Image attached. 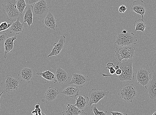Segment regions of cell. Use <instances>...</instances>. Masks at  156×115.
<instances>
[{
    "label": "cell",
    "instance_id": "8",
    "mask_svg": "<svg viewBox=\"0 0 156 115\" xmlns=\"http://www.w3.org/2000/svg\"><path fill=\"white\" fill-rule=\"evenodd\" d=\"M109 91L103 90L102 89H93L89 92V102L88 106L91 107L94 104H96L100 100L105 97L109 94Z\"/></svg>",
    "mask_w": 156,
    "mask_h": 115
},
{
    "label": "cell",
    "instance_id": "25",
    "mask_svg": "<svg viewBox=\"0 0 156 115\" xmlns=\"http://www.w3.org/2000/svg\"><path fill=\"white\" fill-rule=\"evenodd\" d=\"M133 25L135 27V31H140L144 33L146 28V23L143 19H139L136 20Z\"/></svg>",
    "mask_w": 156,
    "mask_h": 115
},
{
    "label": "cell",
    "instance_id": "2",
    "mask_svg": "<svg viewBox=\"0 0 156 115\" xmlns=\"http://www.w3.org/2000/svg\"><path fill=\"white\" fill-rule=\"evenodd\" d=\"M2 4L3 11L7 20L12 22L16 21L22 16L18 10L16 5V0H5Z\"/></svg>",
    "mask_w": 156,
    "mask_h": 115
},
{
    "label": "cell",
    "instance_id": "11",
    "mask_svg": "<svg viewBox=\"0 0 156 115\" xmlns=\"http://www.w3.org/2000/svg\"><path fill=\"white\" fill-rule=\"evenodd\" d=\"M63 115H87L85 111L81 110L71 103L67 102L62 107Z\"/></svg>",
    "mask_w": 156,
    "mask_h": 115
},
{
    "label": "cell",
    "instance_id": "6",
    "mask_svg": "<svg viewBox=\"0 0 156 115\" xmlns=\"http://www.w3.org/2000/svg\"><path fill=\"white\" fill-rule=\"evenodd\" d=\"M20 86L19 81L9 75L3 78L1 83L2 88L6 92L17 91Z\"/></svg>",
    "mask_w": 156,
    "mask_h": 115
},
{
    "label": "cell",
    "instance_id": "26",
    "mask_svg": "<svg viewBox=\"0 0 156 115\" xmlns=\"http://www.w3.org/2000/svg\"><path fill=\"white\" fill-rule=\"evenodd\" d=\"M16 5L18 10L22 14L27 5L25 0H16Z\"/></svg>",
    "mask_w": 156,
    "mask_h": 115
},
{
    "label": "cell",
    "instance_id": "22",
    "mask_svg": "<svg viewBox=\"0 0 156 115\" xmlns=\"http://www.w3.org/2000/svg\"><path fill=\"white\" fill-rule=\"evenodd\" d=\"M34 15L33 12V6L31 5H27L24 11L23 23H27L29 27L33 24V16Z\"/></svg>",
    "mask_w": 156,
    "mask_h": 115
},
{
    "label": "cell",
    "instance_id": "33",
    "mask_svg": "<svg viewBox=\"0 0 156 115\" xmlns=\"http://www.w3.org/2000/svg\"><path fill=\"white\" fill-rule=\"evenodd\" d=\"M110 113L112 115H128V114L125 113L118 112H111Z\"/></svg>",
    "mask_w": 156,
    "mask_h": 115
},
{
    "label": "cell",
    "instance_id": "10",
    "mask_svg": "<svg viewBox=\"0 0 156 115\" xmlns=\"http://www.w3.org/2000/svg\"><path fill=\"white\" fill-rule=\"evenodd\" d=\"M151 75L149 69L142 68L137 70L136 78L137 83L145 86L149 82Z\"/></svg>",
    "mask_w": 156,
    "mask_h": 115
},
{
    "label": "cell",
    "instance_id": "30",
    "mask_svg": "<svg viewBox=\"0 0 156 115\" xmlns=\"http://www.w3.org/2000/svg\"><path fill=\"white\" fill-rule=\"evenodd\" d=\"M7 35L6 33L0 35V47H3L4 45L5 40L7 38Z\"/></svg>",
    "mask_w": 156,
    "mask_h": 115
},
{
    "label": "cell",
    "instance_id": "20",
    "mask_svg": "<svg viewBox=\"0 0 156 115\" xmlns=\"http://www.w3.org/2000/svg\"><path fill=\"white\" fill-rule=\"evenodd\" d=\"M24 23H21L20 21V18L16 21L12 22V25L9 27V31L10 33L13 34H20L24 32Z\"/></svg>",
    "mask_w": 156,
    "mask_h": 115
},
{
    "label": "cell",
    "instance_id": "1",
    "mask_svg": "<svg viewBox=\"0 0 156 115\" xmlns=\"http://www.w3.org/2000/svg\"><path fill=\"white\" fill-rule=\"evenodd\" d=\"M133 63L132 59H125L122 62H118L117 64L122 70L120 75L114 76L102 73V76L106 78L108 77H116L121 81L132 83L134 81L135 77V69L133 67Z\"/></svg>",
    "mask_w": 156,
    "mask_h": 115
},
{
    "label": "cell",
    "instance_id": "15",
    "mask_svg": "<svg viewBox=\"0 0 156 115\" xmlns=\"http://www.w3.org/2000/svg\"><path fill=\"white\" fill-rule=\"evenodd\" d=\"M152 78L146 85L145 88L152 99L156 98V72L153 73Z\"/></svg>",
    "mask_w": 156,
    "mask_h": 115
},
{
    "label": "cell",
    "instance_id": "12",
    "mask_svg": "<svg viewBox=\"0 0 156 115\" xmlns=\"http://www.w3.org/2000/svg\"><path fill=\"white\" fill-rule=\"evenodd\" d=\"M147 6L146 3L142 0H136L133 2L131 9L133 12L140 14L143 19L146 13Z\"/></svg>",
    "mask_w": 156,
    "mask_h": 115
},
{
    "label": "cell",
    "instance_id": "5",
    "mask_svg": "<svg viewBox=\"0 0 156 115\" xmlns=\"http://www.w3.org/2000/svg\"><path fill=\"white\" fill-rule=\"evenodd\" d=\"M137 41V37L135 34L128 31L125 33H121L118 34L115 43L117 46H130L136 44Z\"/></svg>",
    "mask_w": 156,
    "mask_h": 115
},
{
    "label": "cell",
    "instance_id": "4",
    "mask_svg": "<svg viewBox=\"0 0 156 115\" xmlns=\"http://www.w3.org/2000/svg\"><path fill=\"white\" fill-rule=\"evenodd\" d=\"M121 101L125 102H132L137 96L135 87L132 84H126L118 92Z\"/></svg>",
    "mask_w": 156,
    "mask_h": 115
},
{
    "label": "cell",
    "instance_id": "16",
    "mask_svg": "<svg viewBox=\"0 0 156 115\" xmlns=\"http://www.w3.org/2000/svg\"><path fill=\"white\" fill-rule=\"evenodd\" d=\"M22 82H30L33 77V70L32 68H22L18 74Z\"/></svg>",
    "mask_w": 156,
    "mask_h": 115
},
{
    "label": "cell",
    "instance_id": "3",
    "mask_svg": "<svg viewBox=\"0 0 156 115\" xmlns=\"http://www.w3.org/2000/svg\"><path fill=\"white\" fill-rule=\"evenodd\" d=\"M136 48L133 46H118L115 50V57L119 62L122 60L132 59L135 53Z\"/></svg>",
    "mask_w": 156,
    "mask_h": 115
},
{
    "label": "cell",
    "instance_id": "24",
    "mask_svg": "<svg viewBox=\"0 0 156 115\" xmlns=\"http://www.w3.org/2000/svg\"><path fill=\"white\" fill-rule=\"evenodd\" d=\"M59 93V92L56 89L50 87L46 90L44 98L48 101L51 102L56 99Z\"/></svg>",
    "mask_w": 156,
    "mask_h": 115
},
{
    "label": "cell",
    "instance_id": "28",
    "mask_svg": "<svg viewBox=\"0 0 156 115\" xmlns=\"http://www.w3.org/2000/svg\"><path fill=\"white\" fill-rule=\"evenodd\" d=\"M115 66L113 63L109 62L107 64L105 68L109 69L111 75H113L115 73L116 71V70L115 69Z\"/></svg>",
    "mask_w": 156,
    "mask_h": 115
},
{
    "label": "cell",
    "instance_id": "32",
    "mask_svg": "<svg viewBox=\"0 0 156 115\" xmlns=\"http://www.w3.org/2000/svg\"><path fill=\"white\" fill-rule=\"evenodd\" d=\"M25 1L27 5H32L37 2L39 0H25Z\"/></svg>",
    "mask_w": 156,
    "mask_h": 115
},
{
    "label": "cell",
    "instance_id": "19",
    "mask_svg": "<svg viewBox=\"0 0 156 115\" xmlns=\"http://www.w3.org/2000/svg\"><path fill=\"white\" fill-rule=\"evenodd\" d=\"M57 82L61 84L65 83L69 79V77L65 70L59 67L58 68L55 74Z\"/></svg>",
    "mask_w": 156,
    "mask_h": 115
},
{
    "label": "cell",
    "instance_id": "29",
    "mask_svg": "<svg viewBox=\"0 0 156 115\" xmlns=\"http://www.w3.org/2000/svg\"><path fill=\"white\" fill-rule=\"evenodd\" d=\"M91 108L92 112L95 115H106L107 113V112L99 111L96 106H91Z\"/></svg>",
    "mask_w": 156,
    "mask_h": 115
},
{
    "label": "cell",
    "instance_id": "35",
    "mask_svg": "<svg viewBox=\"0 0 156 115\" xmlns=\"http://www.w3.org/2000/svg\"><path fill=\"white\" fill-rule=\"evenodd\" d=\"M40 104L39 103H37L35 106V108L36 109H38L40 108Z\"/></svg>",
    "mask_w": 156,
    "mask_h": 115
},
{
    "label": "cell",
    "instance_id": "34",
    "mask_svg": "<svg viewBox=\"0 0 156 115\" xmlns=\"http://www.w3.org/2000/svg\"><path fill=\"white\" fill-rule=\"evenodd\" d=\"M122 73V70L120 68L116 70L115 73L117 75H120Z\"/></svg>",
    "mask_w": 156,
    "mask_h": 115
},
{
    "label": "cell",
    "instance_id": "21",
    "mask_svg": "<svg viewBox=\"0 0 156 115\" xmlns=\"http://www.w3.org/2000/svg\"><path fill=\"white\" fill-rule=\"evenodd\" d=\"M35 76L38 78L42 77L48 82H52L55 83L57 82L56 77L54 74L49 70H47L44 72L37 73Z\"/></svg>",
    "mask_w": 156,
    "mask_h": 115
},
{
    "label": "cell",
    "instance_id": "31",
    "mask_svg": "<svg viewBox=\"0 0 156 115\" xmlns=\"http://www.w3.org/2000/svg\"><path fill=\"white\" fill-rule=\"evenodd\" d=\"M127 9V8L125 5H122L119 7L118 10L119 12L120 13H125Z\"/></svg>",
    "mask_w": 156,
    "mask_h": 115
},
{
    "label": "cell",
    "instance_id": "27",
    "mask_svg": "<svg viewBox=\"0 0 156 115\" xmlns=\"http://www.w3.org/2000/svg\"><path fill=\"white\" fill-rule=\"evenodd\" d=\"M12 23L9 24L7 23L6 22H3L0 24V32L2 31L3 33L9 31V29L11 25H12Z\"/></svg>",
    "mask_w": 156,
    "mask_h": 115
},
{
    "label": "cell",
    "instance_id": "7",
    "mask_svg": "<svg viewBox=\"0 0 156 115\" xmlns=\"http://www.w3.org/2000/svg\"><path fill=\"white\" fill-rule=\"evenodd\" d=\"M32 6L33 14L35 16L44 18L49 12V7L45 0H41Z\"/></svg>",
    "mask_w": 156,
    "mask_h": 115
},
{
    "label": "cell",
    "instance_id": "18",
    "mask_svg": "<svg viewBox=\"0 0 156 115\" xmlns=\"http://www.w3.org/2000/svg\"><path fill=\"white\" fill-rule=\"evenodd\" d=\"M17 40V36H16L6 38L4 45L5 47L4 58H6L9 54L12 52L14 48V41Z\"/></svg>",
    "mask_w": 156,
    "mask_h": 115
},
{
    "label": "cell",
    "instance_id": "13",
    "mask_svg": "<svg viewBox=\"0 0 156 115\" xmlns=\"http://www.w3.org/2000/svg\"><path fill=\"white\" fill-rule=\"evenodd\" d=\"M42 22L48 30L51 29L55 31V28L57 27L54 15L50 12H48L46 16L44 18Z\"/></svg>",
    "mask_w": 156,
    "mask_h": 115
},
{
    "label": "cell",
    "instance_id": "17",
    "mask_svg": "<svg viewBox=\"0 0 156 115\" xmlns=\"http://www.w3.org/2000/svg\"><path fill=\"white\" fill-rule=\"evenodd\" d=\"M76 103L74 105L78 109L85 111L88 106L89 99L88 96L83 94H79L78 97L76 99Z\"/></svg>",
    "mask_w": 156,
    "mask_h": 115
},
{
    "label": "cell",
    "instance_id": "38",
    "mask_svg": "<svg viewBox=\"0 0 156 115\" xmlns=\"http://www.w3.org/2000/svg\"><path fill=\"white\" fill-rule=\"evenodd\" d=\"M128 32L127 30H123L122 31V33H127Z\"/></svg>",
    "mask_w": 156,
    "mask_h": 115
},
{
    "label": "cell",
    "instance_id": "36",
    "mask_svg": "<svg viewBox=\"0 0 156 115\" xmlns=\"http://www.w3.org/2000/svg\"><path fill=\"white\" fill-rule=\"evenodd\" d=\"M3 92H1V93H0V99H1V96H2V94L3 93ZM2 109L1 108V103H0V111H1Z\"/></svg>",
    "mask_w": 156,
    "mask_h": 115
},
{
    "label": "cell",
    "instance_id": "23",
    "mask_svg": "<svg viewBox=\"0 0 156 115\" xmlns=\"http://www.w3.org/2000/svg\"><path fill=\"white\" fill-rule=\"evenodd\" d=\"M80 88L78 87L69 86L65 88L61 93L70 97H74L79 95Z\"/></svg>",
    "mask_w": 156,
    "mask_h": 115
},
{
    "label": "cell",
    "instance_id": "39",
    "mask_svg": "<svg viewBox=\"0 0 156 115\" xmlns=\"http://www.w3.org/2000/svg\"><path fill=\"white\" fill-rule=\"evenodd\" d=\"M153 115H156V111L153 114Z\"/></svg>",
    "mask_w": 156,
    "mask_h": 115
},
{
    "label": "cell",
    "instance_id": "14",
    "mask_svg": "<svg viewBox=\"0 0 156 115\" xmlns=\"http://www.w3.org/2000/svg\"><path fill=\"white\" fill-rule=\"evenodd\" d=\"M66 41V37L64 35L61 36L58 43L54 44V47L52 50L46 58L54 56H57L58 54H59L64 47Z\"/></svg>",
    "mask_w": 156,
    "mask_h": 115
},
{
    "label": "cell",
    "instance_id": "37",
    "mask_svg": "<svg viewBox=\"0 0 156 115\" xmlns=\"http://www.w3.org/2000/svg\"><path fill=\"white\" fill-rule=\"evenodd\" d=\"M119 68V67L118 65H117L116 66H115V69L116 70Z\"/></svg>",
    "mask_w": 156,
    "mask_h": 115
},
{
    "label": "cell",
    "instance_id": "9",
    "mask_svg": "<svg viewBox=\"0 0 156 115\" xmlns=\"http://www.w3.org/2000/svg\"><path fill=\"white\" fill-rule=\"evenodd\" d=\"M72 75L71 81L68 84L75 85L80 88L87 86L90 84V79L88 76L77 73H73Z\"/></svg>",
    "mask_w": 156,
    "mask_h": 115
}]
</instances>
